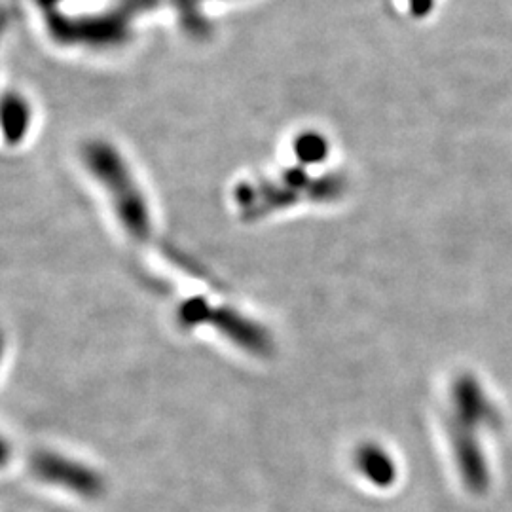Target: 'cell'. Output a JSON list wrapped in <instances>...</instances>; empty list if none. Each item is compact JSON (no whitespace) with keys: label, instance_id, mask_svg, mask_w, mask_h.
Segmentation results:
<instances>
[{"label":"cell","instance_id":"2","mask_svg":"<svg viewBox=\"0 0 512 512\" xmlns=\"http://www.w3.org/2000/svg\"><path fill=\"white\" fill-rule=\"evenodd\" d=\"M31 471L38 480L84 499H97L105 492L103 476L95 469L57 452H38L31 459Z\"/></svg>","mask_w":512,"mask_h":512},{"label":"cell","instance_id":"3","mask_svg":"<svg viewBox=\"0 0 512 512\" xmlns=\"http://www.w3.org/2000/svg\"><path fill=\"white\" fill-rule=\"evenodd\" d=\"M31 128V109L29 105L18 97L8 95L0 101V131L8 145L21 143Z\"/></svg>","mask_w":512,"mask_h":512},{"label":"cell","instance_id":"1","mask_svg":"<svg viewBox=\"0 0 512 512\" xmlns=\"http://www.w3.org/2000/svg\"><path fill=\"white\" fill-rule=\"evenodd\" d=\"M82 164L107 196L116 222L137 243L154 234V215L147 194L128 160L112 143L93 139L82 148Z\"/></svg>","mask_w":512,"mask_h":512},{"label":"cell","instance_id":"5","mask_svg":"<svg viewBox=\"0 0 512 512\" xmlns=\"http://www.w3.org/2000/svg\"><path fill=\"white\" fill-rule=\"evenodd\" d=\"M4 353H6V338H4V332L0 330V366L4 361Z\"/></svg>","mask_w":512,"mask_h":512},{"label":"cell","instance_id":"4","mask_svg":"<svg viewBox=\"0 0 512 512\" xmlns=\"http://www.w3.org/2000/svg\"><path fill=\"white\" fill-rule=\"evenodd\" d=\"M10 458H12V448H10L8 440L0 435V469H4L8 465Z\"/></svg>","mask_w":512,"mask_h":512}]
</instances>
